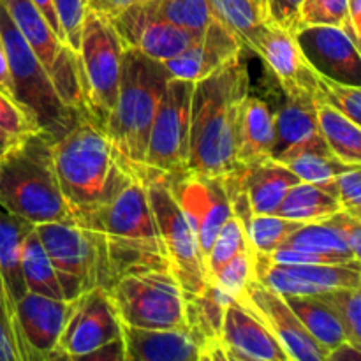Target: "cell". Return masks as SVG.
I'll use <instances>...</instances> for the list:
<instances>
[{"mask_svg":"<svg viewBox=\"0 0 361 361\" xmlns=\"http://www.w3.org/2000/svg\"><path fill=\"white\" fill-rule=\"evenodd\" d=\"M338 210L341 204L335 194L334 180L328 183L298 182L288 190L282 203L275 210V215L302 224H317L326 221Z\"/></svg>","mask_w":361,"mask_h":361,"instance_id":"83f0119b","label":"cell"},{"mask_svg":"<svg viewBox=\"0 0 361 361\" xmlns=\"http://www.w3.org/2000/svg\"><path fill=\"white\" fill-rule=\"evenodd\" d=\"M108 293L123 324L148 330L187 326L185 291L169 268L120 275Z\"/></svg>","mask_w":361,"mask_h":361,"instance_id":"ba28073f","label":"cell"},{"mask_svg":"<svg viewBox=\"0 0 361 361\" xmlns=\"http://www.w3.org/2000/svg\"><path fill=\"white\" fill-rule=\"evenodd\" d=\"M214 20L231 32L245 48L247 39L267 20V13L252 0H208Z\"/></svg>","mask_w":361,"mask_h":361,"instance_id":"836d02e7","label":"cell"},{"mask_svg":"<svg viewBox=\"0 0 361 361\" xmlns=\"http://www.w3.org/2000/svg\"><path fill=\"white\" fill-rule=\"evenodd\" d=\"M254 275L282 296H316L337 288H361V261L349 264H277L254 254Z\"/></svg>","mask_w":361,"mask_h":361,"instance_id":"e0dca14e","label":"cell"},{"mask_svg":"<svg viewBox=\"0 0 361 361\" xmlns=\"http://www.w3.org/2000/svg\"><path fill=\"white\" fill-rule=\"evenodd\" d=\"M0 310H2V312H4V314H6V316H7V319H9V321H11V323H13V319H11V312H9V309H7L6 302H4L2 295H0Z\"/></svg>","mask_w":361,"mask_h":361,"instance_id":"11a10c76","label":"cell"},{"mask_svg":"<svg viewBox=\"0 0 361 361\" xmlns=\"http://www.w3.org/2000/svg\"><path fill=\"white\" fill-rule=\"evenodd\" d=\"M37 130L41 129L34 116L13 97L0 92V136L9 141H20Z\"/></svg>","mask_w":361,"mask_h":361,"instance_id":"60d3db41","label":"cell"},{"mask_svg":"<svg viewBox=\"0 0 361 361\" xmlns=\"http://www.w3.org/2000/svg\"><path fill=\"white\" fill-rule=\"evenodd\" d=\"M254 277V250L249 247L222 264L215 274L210 275L208 282L236 300Z\"/></svg>","mask_w":361,"mask_h":361,"instance_id":"ab89813d","label":"cell"},{"mask_svg":"<svg viewBox=\"0 0 361 361\" xmlns=\"http://www.w3.org/2000/svg\"><path fill=\"white\" fill-rule=\"evenodd\" d=\"M293 34L314 73L360 87V46L344 28L331 25H300Z\"/></svg>","mask_w":361,"mask_h":361,"instance_id":"d6986e66","label":"cell"},{"mask_svg":"<svg viewBox=\"0 0 361 361\" xmlns=\"http://www.w3.org/2000/svg\"><path fill=\"white\" fill-rule=\"evenodd\" d=\"M0 35L9 62L14 101L34 116L41 133H44L51 141H56L76 123L80 113L62 101L48 71L32 51L2 2Z\"/></svg>","mask_w":361,"mask_h":361,"instance_id":"8992f818","label":"cell"},{"mask_svg":"<svg viewBox=\"0 0 361 361\" xmlns=\"http://www.w3.org/2000/svg\"><path fill=\"white\" fill-rule=\"evenodd\" d=\"M321 300L328 303L341 319L348 341L361 349V298L360 288H337L331 291L321 293Z\"/></svg>","mask_w":361,"mask_h":361,"instance_id":"f35d334b","label":"cell"},{"mask_svg":"<svg viewBox=\"0 0 361 361\" xmlns=\"http://www.w3.org/2000/svg\"><path fill=\"white\" fill-rule=\"evenodd\" d=\"M282 164L288 166L300 178V182L309 183H328L353 166L345 164L341 159L335 157L326 145L317 147L300 148L286 157L279 159Z\"/></svg>","mask_w":361,"mask_h":361,"instance_id":"1f68e13d","label":"cell"},{"mask_svg":"<svg viewBox=\"0 0 361 361\" xmlns=\"http://www.w3.org/2000/svg\"><path fill=\"white\" fill-rule=\"evenodd\" d=\"M140 169L147 183L148 201L169 268L178 279L183 291L189 295H200L208 284V271L196 233L180 208L164 173L141 164Z\"/></svg>","mask_w":361,"mask_h":361,"instance_id":"9c48e42d","label":"cell"},{"mask_svg":"<svg viewBox=\"0 0 361 361\" xmlns=\"http://www.w3.org/2000/svg\"><path fill=\"white\" fill-rule=\"evenodd\" d=\"M137 2H143V0H87V9L111 20Z\"/></svg>","mask_w":361,"mask_h":361,"instance_id":"c3c4849f","label":"cell"},{"mask_svg":"<svg viewBox=\"0 0 361 361\" xmlns=\"http://www.w3.org/2000/svg\"><path fill=\"white\" fill-rule=\"evenodd\" d=\"M324 222L334 226L341 233V236L348 243L356 259H361V219L344 210H338L337 214L328 217Z\"/></svg>","mask_w":361,"mask_h":361,"instance_id":"f6af8a7d","label":"cell"},{"mask_svg":"<svg viewBox=\"0 0 361 361\" xmlns=\"http://www.w3.org/2000/svg\"><path fill=\"white\" fill-rule=\"evenodd\" d=\"M122 337V319L108 289L94 288L78 305L59 342L60 360H87L102 345Z\"/></svg>","mask_w":361,"mask_h":361,"instance_id":"5bb4252c","label":"cell"},{"mask_svg":"<svg viewBox=\"0 0 361 361\" xmlns=\"http://www.w3.org/2000/svg\"><path fill=\"white\" fill-rule=\"evenodd\" d=\"M87 360L94 361H126V351H123V341L122 337L116 341L109 342V344L102 345L95 353H92Z\"/></svg>","mask_w":361,"mask_h":361,"instance_id":"681fc988","label":"cell"},{"mask_svg":"<svg viewBox=\"0 0 361 361\" xmlns=\"http://www.w3.org/2000/svg\"><path fill=\"white\" fill-rule=\"evenodd\" d=\"M275 145V113L261 97L249 94L240 104L236 120L235 157L238 168L271 159Z\"/></svg>","mask_w":361,"mask_h":361,"instance_id":"cb8c5ba5","label":"cell"},{"mask_svg":"<svg viewBox=\"0 0 361 361\" xmlns=\"http://www.w3.org/2000/svg\"><path fill=\"white\" fill-rule=\"evenodd\" d=\"M250 92V78L242 55L235 56L203 80L194 81L187 173L224 176L235 171V137L240 104Z\"/></svg>","mask_w":361,"mask_h":361,"instance_id":"7a4b0ae2","label":"cell"},{"mask_svg":"<svg viewBox=\"0 0 361 361\" xmlns=\"http://www.w3.org/2000/svg\"><path fill=\"white\" fill-rule=\"evenodd\" d=\"M53 162L73 221L109 203L140 169L85 115L53 141Z\"/></svg>","mask_w":361,"mask_h":361,"instance_id":"6da1fadb","label":"cell"},{"mask_svg":"<svg viewBox=\"0 0 361 361\" xmlns=\"http://www.w3.org/2000/svg\"><path fill=\"white\" fill-rule=\"evenodd\" d=\"M109 21L126 46L136 48L159 62L175 59L197 39L192 32L155 16L145 0L127 7Z\"/></svg>","mask_w":361,"mask_h":361,"instance_id":"ffe728a7","label":"cell"},{"mask_svg":"<svg viewBox=\"0 0 361 361\" xmlns=\"http://www.w3.org/2000/svg\"><path fill=\"white\" fill-rule=\"evenodd\" d=\"M221 342L226 360L289 361L267 324L240 300H231L226 305Z\"/></svg>","mask_w":361,"mask_h":361,"instance_id":"44dd1931","label":"cell"},{"mask_svg":"<svg viewBox=\"0 0 361 361\" xmlns=\"http://www.w3.org/2000/svg\"><path fill=\"white\" fill-rule=\"evenodd\" d=\"M361 360V349L353 345L351 342H342L337 348L328 351L326 360L324 361H360Z\"/></svg>","mask_w":361,"mask_h":361,"instance_id":"816d5d0a","label":"cell"},{"mask_svg":"<svg viewBox=\"0 0 361 361\" xmlns=\"http://www.w3.org/2000/svg\"><path fill=\"white\" fill-rule=\"evenodd\" d=\"M250 243L247 238L245 228H243V222L238 217L231 215L228 221L224 222V226L221 228V231L215 236L214 243H212L210 250L207 254V271L208 279L212 274L219 270L224 263H228L231 257H235L236 254L242 252V250L249 249ZM252 249V247H250Z\"/></svg>","mask_w":361,"mask_h":361,"instance_id":"8d00e7d4","label":"cell"},{"mask_svg":"<svg viewBox=\"0 0 361 361\" xmlns=\"http://www.w3.org/2000/svg\"><path fill=\"white\" fill-rule=\"evenodd\" d=\"M169 78L164 62L126 46L118 97L104 133L134 164L143 162L148 130Z\"/></svg>","mask_w":361,"mask_h":361,"instance_id":"5b68a950","label":"cell"},{"mask_svg":"<svg viewBox=\"0 0 361 361\" xmlns=\"http://www.w3.org/2000/svg\"><path fill=\"white\" fill-rule=\"evenodd\" d=\"M0 92L14 99V95H13V80H11L9 62H7L6 46H4L2 35H0Z\"/></svg>","mask_w":361,"mask_h":361,"instance_id":"f5cc1de1","label":"cell"},{"mask_svg":"<svg viewBox=\"0 0 361 361\" xmlns=\"http://www.w3.org/2000/svg\"><path fill=\"white\" fill-rule=\"evenodd\" d=\"M282 247H291V249L305 250V252L321 254V256L337 257V259L353 263L356 259L355 254L344 242L341 233L330 226L328 222H317V224H303L298 231L291 235V238Z\"/></svg>","mask_w":361,"mask_h":361,"instance_id":"d6a6232c","label":"cell"},{"mask_svg":"<svg viewBox=\"0 0 361 361\" xmlns=\"http://www.w3.org/2000/svg\"><path fill=\"white\" fill-rule=\"evenodd\" d=\"M0 207L34 226L71 219L56 178L53 141L41 130L21 137L0 157Z\"/></svg>","mask_w":361,"mask_h":361,"instance_id":"277c9868","label":"cell"},{"mask_svg":"<svg viewBox=\"0 0 361 361\" xmlns=\"http://www.w3.org/2000/svg\"><path fill=\"white\" fill-rule=\"evenodd\" d=\"M345 23H351L348 0H303L300 7V25L344 27Z\"/></svg>","mask_w":361,"mask_h":361,"instance_id":"b9f144b4","label":"cell"},{"mask_svg":"<svg viewBox=\"0 0 361 361\" xmlns=\"http://www.w3.org/2000/svg\"><path fill=\"white\" fill-rule=\"evenodd\" d=\"M21 274L25 288L35 295L48 296L53 300H67L60 282V274L42 247L35 229L28 231L21 247Z\"/></svg>","mask_w":361,"mask_h":361,"instance_id":"f546056e","label":"cell"},{"mask_svg":"<svg viewBox=\"0 0 361 361\" xmlns=\"http://www.w3.org/2000/svg\"><path fill=\"white\" fill-rule=\"evenodd\" d=\"M78 305L76 300H53L27 291L13 309L21 361L60 360L59 342Z\"/></svg>","mask_w":361,"mask_h":361,"instance_id":"4fadbf2b","label":"cell"},{"mask_svg":"<svg viewBox=\"0 0 361 361\" xmlns=\"http://www.w3.org/2000/svg\"><path fill=\"white\" fill-rule=\"evenodd\" d=\"M284 298L302 321L305 330L312 335L314 341L326 349V355L342 342H349L348 334L335 310L319 296H284Z\"/></svg>","mask_w":361,"mask_h":361,"instance_id":"f1b7e54d","label":"cell"},{"mask_svg":"<svg viewBox=\"0 0 361 361\" xmlns=\"http://www.w3.org/2000/svg\"><path fill=\"white\" fill-rule=\"evenodd\" d=\"M314 99L341 111L355 123H361V87L341 83L317 74Z\"/></svg>","mask_w":361,"mask_h":361,"instance_id":"74e56055","label":"cell"},{"mask_svg":"<svg viewBox=\"0 0 361 361\" xmlns=\"http://www.w3.org/2000/svg\"><path fill=\"white\" fill-rule=\"evenodd\" d=\"M335 194L341 210L361 219V171L360 166L345 169L334 178Z\"/></svg>","mask_w":361,"mask_h":361,"instance_id":"ee69618b","label":"cell"},{"mask_svg":"<svg viewBox=\"0 0 361 361\" xmlns=\"http://www.w3.org/2000/svg\"><path fill=\"white\" fill-rule=\"evenodd\" d=\"M303 0H267V18L286 30L300 27V7Z\"/></svg>","mask_w":361,"mask_h":361,"instance_id":"bcb514c9","label":"cell"},{"mask_svg":"<svg viewBox=\"0 0 361 361\" xmlns=\"http://www.w3.org/2000/svg\"><path fill=\"white\" fill-rule=\"evenodd\" d=\"M60 25L66 34L67 44L78 53L80 49L81 27H83L85 13H87V0H53Z\"/></svg>","mask_w":361,"mask_h":361,"instance_id":"7bdbcfd3","label":"cell"},{"mask_svg":"<svg viewBox=\"0 0 361 361\" xmlns=\"http://www.w3.org/2000/svg\"><path fill=\"white\" fill-rule=\"evenodd\" d=\"M166 178L187 221L192 226L207 259L215 236L233 215L224 178L187 171L180 175H166Z\"/></svg>","mask_w":361,"mask_h":361,"instance_id":"9a60e30c","label":"cell"},{"mask_svg":"<svg viewBox=\"0 0 361 361\" xmlns=\"http://www.w3.org/2000/svg\"><path fill=\"white\" fill-rule=\"evenodd\" d=\"M14 143H16V141H9V140H6V137L0 136V157H2V155L6 154V152L9 150Z\"/></svg>","mask_w":361,"mask_h":361,"instance_id":"db71d44e","label":"cell"},{"mask_svg":"<svg viewBox=\"0 0 361 361\" xmlns=\"http://www.w3.org/2000/svg\"><path fill=\"white\" fill-rule=\"evenodd\" d=\"M286 101L275 113V145L271 159H282L300 148L324 143L319 133L314 95H284Z\"/></svg>","mask_w":361,"mask_h":361,"instance_id":"d4e9b609","label":"cell"},{"mask_svg":"<svg viewBox=\"0 0 361 361\" xmlns=\"http://www.w3.org/2000/svg\"><path fill=\"white\" fill-rule=\"evenodd\" d=\"M74 222L102 236L113 282L129 271L169 268L141 169L109 203Z\"/></svg>","mask_w":361,"mask_h":361,"instance_id":"3957f363","label":"cell"},{"mask_svg":"<svg viewBox=\"0 0 361 361\" xmlns=\"http://www.w3.org/2000/svg\"><path fill=\"white\" fill-rule=\"evenodd\" d=\"M302 226V222L289 221L275 214L252 215L247 222L245 233L254 254L270 256L271 252L281 249Z\"/></svg>","mask_w":361,"mask_h":361,"instance_id":"e575fe53","label":"cell"},{"mask_svg":"<svg viewBox=\"0 0 361 361\" xmlns=\"http://www.w3.org/2000/svg\"><path fill=\"white\" fill-rule=\"evenodd\" d=\"M243 49L252 51L267 63L284 95H314L317 73L307 63L291 30L279 27L267 18L247 39Z\"/></svg>","mask_w":361,"mask_h":361,"instance_id":"ac0fdd59","label":"cell"},{"mask_svg":"<svg viewBox=\"0 0 361 361\" xmlns=\"http://www.w3.org/2000/svg\"><path fill=\"white\" fill-rule=\"evenodd\" d=\"M126 42L108 18L87 9L78 56L92 120L104 130L118 97Z\"/></svg>","mask_w":361,"mask_h":361,"instance_id":"30bf717a","label":"cell"},{"mask_svg":"<svg viewBox=\"0 0 361 361\" xmlns=\"http://www.w3.org/2000/svg\"><path fill=\"white\" fill-rule=\"evenodd\" d=\"M155 16L200 37L214 20L208 0H145Z\"/></svg>","mask_w":361,"mask_h":361,"instance_id":"d590c367","label":"cell"},{"mask_svg":"<svg viewBox=\"0 0 361 361\" xmlns=\"http://www.w3.org/2000/svg\"><path fill=\"white\" fill-rule=\"evenodd\" d=\"M126 361H203V348L189 326L148 330L122 323Z\"/></svg>","mask_w":361,"mask_h":361,"instance_id":"7402d4cb","label":"cell"},{"mask_svg":"<svg viewBox=\"0 0 361 361\" xmlns=\"http://www.w3.org/2000/svg\"><path fill=\"white\" fill-rule=\"evenodd\" d=\"M32 51L48 71L56 92L69 108L90 116L80 56L59 37L32 0H0Z\"/></svg>","mask_w":361,"mask_h":361,"instance_id":"8fae6325","label":"cell"},{"mask_svg":"<svg viewBox=\"0 0 361 361\" xmlns=\"http://www.w3.org/2000/svg\"><path fill=\"white\" fill-rule=\"evenodd\" d=\"M32 2H34V6L37 7L39 13L42 14V18L48 21V25L53 28V32H55L62 41H66V34H63L62 30V25H60L59 14H56L55 6H53V0H32Z\"/></svg>","mask_w":361,"mask_h":361,"instance_id":"f907efd6","label":"cell"},{"mask_svg":"<svg viewBox=\"0 0 361 361\" xmlns=\"http://www.w3.org/2000/svg\"><path fill=\"white\" fill-rule=\"evenodd\" d=\"M0 361H21L14 326L2 310H0Z\"/></svg>","mask_w":361,"mask_h":361,"instance_id":"7dc6e473","label":"cell"},{"mask_svg":"<svg viewBox=\"0 0 361 361\" xmlns=\"http://www.w3.org/2000/svg\"><path fill=\"white\" fill-rule=\"evenodd\" d=\"M192 90L194 81L169 78L148 130L147 150L141 166L164 175L185 173Z\"/></svg>","mask_w":361,"mask_h":361,"instance_id":"7c38bea8","label":"cell"},{"mask_svg":"<svg viewBox=\"0 0 361 361\" xmlns=\"http://www.w3.org/2000/svg\"><path fill=\"white\" fill-rule=\"evenodd\" d=\"M42 247L60 274L67 300L80 298L94 288L109 289L113 271L104 240L74 221L42 222L34 226Z\"/></svg>","mask_w":361,"mask_h":361,"instance_id":"52a82bcc","label":"cell"},{"mask_svg":"<svg viewBox=\"0 0 361 361\" xmlns=\"http://www.w3.org/2000/svg\"><path fill=\"white\" fill-rule=\"evenodd\" d=\"M316 101V99H314ZM316 115L319 133L335 157L349 166L361 164V129L360 123L342 115L337 109L316 101Z\"/></svg>","mask_w":361,"mask_h":361,"instance_id":"4dcf8cb0","label":"cell"},{"mask_svg":"<svg viewBox=\"0 0 361 361\" xmlns=\"http://www.w3.org/2000/svg\"><path fill=\"white\" fill-rule=\"evenodd\" d=\"M231 173L245 190L252 215L275 214L288 190L300 182L298 176L277 159L236 168Z\"/></svg>","mask_w":361,"mask_h":361,"instance_id":"484cf974","label":"cell"},{"mask_svg":"<svg viewBox=\"0 0 361 361\" xmlns=\"http://www.w3.org/2000/svg\"><path fill=\"white\" fill-rule=\"evenodd\" d=\"M32 229L34 224L0 207V295L9 309L11 319L14 303L27 293L21 274V247Z\"/></svg>","mask_w":361,"mask_h":361,"instance_id":"4316f807","label":"cell"},{"mask_svg":"<svg viewBox=\"0 0 361 361\" xmlns=\"http://www.w3.org/2000/svg\"><path fill=\"white\" fill-rule=\"evenodd\" d=\"M254 4H256L257 7H261V9L264 11V13H267V0H252Z\"/></svg>","mask_w":361,"mask_h":361,"instance_id":"9f6ffc18","label":"cell"},{"mask_svg":"<svg viewBox=\"0 0 361 361\" xmlns=\"http://www.w3.org/2000/svg\"><path fill=\"white\" fill-rule=\"evenodd\" d=\"M236 300L245 303L274 334L289 361H324L326 349L312 338L298 319L286 298L257 281L256 277L247 284Z\"/></svg>","mask_w":361,"mask_h":361,"instance_id":"2e32d148","label":"cell"},{"mask_svg":"<svg viewBox=\"0 0 361 361\" xmlns=\"http://www.w3.org/2000/svg\"><path fill=\"white\" fill-rule=\"evenodd\" d=\"M238 39L226 30L217 20H212L207 30L185 51L164 62L169 76L178 80L197 81L207 78L235 56L242 55Z\"/></svg>","mask_w":361,"mask_h":361,"instance_id":"603a6c76","label":"cell"}]
</instances>
